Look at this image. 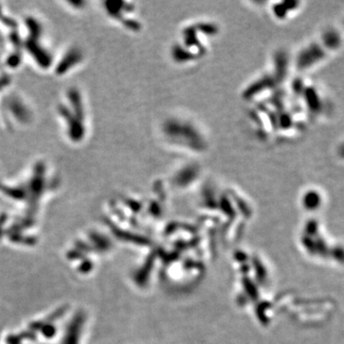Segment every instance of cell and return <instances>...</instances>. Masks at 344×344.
<instances>
[{
  "label": "cell",
  "mask_w": 344,
  "mask_h": 344,
  "mask_svg": "<svg viewBox=\"0 0 344 344\" xmlns=\"http://www.w3.org/2000/svg\"><path fill=\"white\" fill-rule=\"evenodd\" d=\"M337 152H338V155H339V157L341 158V159H343V160H344V141L339 146V147H338V150H337Z\"/></svg>",
  "instance_id": "2"
},
{
  "label": "cell",
  "mask_w": 344,
  "mask_h": 344,
  "mask_svg": "<svg viewBox=\"0 0 344 344\" xmlns=\"http://www.w3.org/2000/svg\"><path fill=\"white\" fill-rule=\"evenodd\" d=\"M342 44V35L336 30L326 32L319 42H315L309 49L303 52L301 64L305 67L312 66L322 61L328 52L336 50Z\"/></svg>",
  "instance_id": "1"
}]
</instances>
